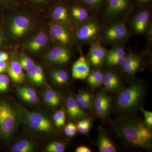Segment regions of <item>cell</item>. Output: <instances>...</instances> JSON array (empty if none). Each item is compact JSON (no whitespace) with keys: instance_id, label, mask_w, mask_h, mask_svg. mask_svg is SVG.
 <instances>
[{"instance_id":"cell-1","label":"cell","mask_w":152,"mask_h":152,"mask_svg":"<svg viewBox=\"0 0 152 152\" xmlns=\"http://www.w3.org/2000/svg\"><path fill=\"white\" fill-rule=\"evenodd\" d=\"M117 135L132 146L148 149L151 148V129L145 122L137 119H125L115 126Z\"/></svg>"},{"instance_id":"cell-2","label":"cell","mask_w":152,"mask_h":152,"mask_svg":"<svg viewBox=\"0 0 152 152\" xmlns=\"http://www.w3.org/2000/svg\"><path fill=\"white\" fill-rule=\"evenodd\" d=\"M127 20L110 23H103L100 42L104 47L126 44L133 36L128 28Z\"/></svg>"},{"instance_id":"cell-3","label":"cell","mask_w":152,"mask_h":152,"mask_svg":"<svg viewBox=\"0 0 152 152\" xmlns=\"http://www.w3.org/2000/svg\"><path fill=\"white\" fill-rule=\"evenodd\" d=\"M103 24L99 18L93 17L84 23L76 25L73 32L77 46L82 48L100 42Z\"/></svg>"},{"instance_id":"cell-4","label":"cell","mask_w":152,"mask_h":152,"mask_svg":"<svg viewBox=\"0 0 152 152\" xmlns=\"http://www.w3.org/2000/svg\"><path fill=\"white\" fill-rule=\"evenodd\" d=\"M135 11H133L128 18V28L133 36H144L151 42L152 37L151 7L137 8Z\"/></svg>"},{"instance_id":"cell-5","label":"cell","mask_w":152,"mask_h":152,"mask_svg":"<svg viewBox=\"0 0 152 152\" xmlns=\"http://www.w3.org/2000/svg\"><path fill=\"white\" fill-rule=\"evenodd\" d=\"M134 0H107L99 18L103 23L127 20L135 9Z\"/></svg>"},{"instance_id":"cell-6","label":"cell","mask_w":152,"mask_h":152,"mask_svg":"<svg viewBox=\"0 0 152 152\" xmlns=\"http://www.w3.org/2000/svg\"><path fill=\"white\" fill-rule=\"evenodd\" d=\"M143 85L136 81L121 91L116 99L117 108L123 113L133 112L140 105L145 94Z\"/></svg>"},{"instance_id":"cell-7","label":"cell","mask_w":152,"mask_h":152,"mask_svg":"<svg viewBox=\"0 0 152 152\" xmlns=\"http://www.w3.org/2000/svg\"><path fill=\"white\" fill-rule=\"evenodd\" d=\"M14 15L9 20L8 32L14 42H19L24 39L32 31L34 20L26 13L20 12Z\"/></svg>"},{"instance_id":"cell-8","label":"cell","mask_w":152,"mask_h":152,"mask_svg":"<svg viewBox=\"0 0 152 152\" xmlns=\"http://www.w3.org/2000/svg\"><path fill=\"white\" fill-rule=\"evenodd\" d=\"M49 34L57 45L71 49L76 45L73 32L66 25L52 22L49 27Z\"/></svg>"},{"instance_id":"cell-9","label":"cell","mask_w":152,"mask_h":152,"mask_svg":"<svg viewBox=\"0 0 152 152\" xmlns=\"http://www.w3.org/2000/svg\"><path fill=\"white\" fill-rule=\"evenodd\" d=\"M17 125V115L12 106L6 102L0 103V133L7 138L15 132Z\"/></svg>"},{"instance_id":"cell-10","label":"cell","mask_w":152,"mask_h":152,"mask_svg":"<svg viewBox=\"0 0 152 152\" xmlns=\"http://www.w3.org/2000/svg\"><path fill=\"white\" fill-rule=\"evenodd\" d=\"M145 63L140 55L129 50L121 66V70L124 77L133 79L136 74L143 71Z\"/></svg>"},{"instance_id":"cell-11","label":"cell","mask_w":152,"mask_h":152,"mask_svg":"<svg viewBox=\"0 0 152 152\" xmlns=\"http://www.w3.org/2000/svg\"><path fill=\"white\" fill-rule=\"evenodd\" d=\"M26 120L29 126L34 130L44 133H51L53 126L50 120L40 113L26 111Z\"/></svg>"},{"instance_id":"cell-12","label":"cell","mask_w":152,"mask_h":152,"mask_svg":"<svg viewBox=\"0 0 152 152\" xmlns=\"http://www.w3.org/2000/svg\"><path fill=\"white\" fill-rule=\"evenodd\" d=\"M52 6L51 15L53 21L66 25L73 31L76 25L71 19L69 5L57 1Z\"/></svg>"},{"instance_id":"cell-13","label":"cell","mask_w":152,"mask_h":152,"mask_svg":"<svg viewBox=\"0 0 152 152\" xmlns=\"http://www.w3.org/2000/svg\"><path fill=\"white\" fill-rule=\"evenodd\" d=\"M72 49L57 45L48 52L46 58L52 64L64 65L70 61L72 55Z\"/></svg>"},{"instance_id":"cell-14","label":"cell","mask_w":152,"mask_h":152,"mask_svg":"<svg viewBox=\"0 0 152 152\" xmlns=\"http://www.w3.org/2000/svg\"><path fill=\"white\" fill-rule=\"evenodd\" d=\"M126 45L115 46L108 50L103 66L105 68L121 69L126 54Z\"/></svg>"},{"instance_id":"cell-15","label":"cell","mask_w":152,"mask_h":152,"mask_svg":"<svg viewBox=\"0 0 152 152\" xmlns=\"http://www.w3.org/2000/svg\"><path fill=\"white\" fill-rule=\"evenodd\" d=\"M107 51L100 42L90 45L86 58L93 69L103 66Z\"/></svg>"},{"instance_id":"cell-16","label":"cell","mask_w":152,"mask_h":152,"mask_svg":"<svg viewBox=\"0 0 152 152\" xmlns=\"http://www.w3.org/2000/svg\"><path fill=\"white\" fill-rule=\"evenodd\" d=\"M103 72V84L106 91L113 92L118 89L122 85V77H124L121 69L105 68Z\"/></svg>"},{"instance_id":"cell-17","label":"cell","mask_w":152,"mask_h":152,"mask_svg":"<svg viewBox=\"0 0 152 152\" xmlns=\"http://www.w3.org/2000/svg\"><path fill=\"white\" fill-rule=\"evenodd\" d=\"M111 103V98L107 94L104 90L98 93L94 99V107L96 113L102 120H105L108 116Z\"/></svg>"},{"instance_id":"cell-18","label":"cell","mask_w":152,"mask_h":152,"mask_svg":"<svg viewBox=\"0 0 152 152\" xmlns=\"http://www.w3.org/2000/svg\"><path fill=\"white\" fill-rule=\"evenodd\" d=\"M80 56L73 64L72 75L74 79L84 80L86 78L91 71V65L86 57H85L81 48L77 46Z\"/></svg>"},{"instance_id":"cell-19","label":"cell","mask_w":152,"mask_h":152,"mask_svg":"<svg viewBox=\"0 0 152 152\" xmlns=\"http://www.w3.org/2000/svg\"><path fill=\"white\" fill-rule=\"evenodd\" d=\"M50 41L48 34L41 31L25 45V49L31 53H37L45 48Z\"/></svg>"},{"instance_id":"cell-20","label":"cell","mask_w":152,"mask_h":152,"mask_svg":"<svg viewBox=\"0 0 152 152\" xmlns=\"http://www.w3.org/2000/svg\"><path fill=\"white\" fill-rule=\"evenodd\" d=\"M71 19L75 25L84 23L93 17L89 11L75 1L69 5Z\"/></svg>"},{"instance_id":"cell-21","label":"cell","mask_w":152,"mask_h":152,"mask_svg":"<svg viewBox=\"0 0 152 152\" xmlns=\"http://www.w3.org/2000/svg\"><path fill=\"white\" fill-rule=\"evenodd\" d=\"M84 7L92 16L99 18L105 6L107 0H75Z\"/></svg>"},{"instance_id":"cell-22","label":"cell","mask_w":152,"mask_h":152,"mask_svg":"<svg viewBox=\"0 0 152 152\" xmlns=\"http://www.w3.org/2000/svg\"><path fill=\"white\" fill-rule=\"evenodd\" d=\"M66 106L67 113L71 118L82 119L88 117V114L80 107L73 97L69 96L67 98Z\"/></svg>"},{"instance_id":"cell-23","label":"cell","mask_w":152,"mask_h":152,"mask_svg":"<svg viewBox=\"0 0 152 152\" xmlns=\"http://www.w3.org/2000/svg\"><path fill=\"white\" fill-rule=\"evenodd\" d=\"M7 72L11 80L18 84H21L25 80V75L19 61L14 58L9 64Z\"/></svg>"},{"instance_id":"cell-24","label":"cell","mask_w":152,"mask_h":152,"mask_svg":"<svg viewBox=\"0 0 152 152\" xmlns=\"http://www.w3.org/2000/svg\"><path fill=\"white\" fill-rule=\"evenodd\" d=\"M75 100L80 107L85 111H90L93 109L94 100L89 92L81 91L77 94Z\"/></svg>"},{"instance_id":"cell-25","label":"cell","mask_w":152,"mask_h":152,"mask_svg":"<svg viewBox=\"0 0 152 152\" xmlns=\"http://www.w3.org/2000/svg\"><path fill=\"white\" fill-rule=\"evenodd\" d=\"M104 77L103 70L101 68H95L91 71L86 79L88 84L95 89L103 84Z\"/></svg>"},{"instance_id":"cell-26","label":"cell","mask_w":152,"mask_h":152,"mask_svg":"<svg viewBox=\"0 0 152 152\" xmlns=\"http://www.w3.org/2000/svg\"><path fill=\"white\" fill-rule=\"evenodd\" d=\"M97 143L99 152H116V149L113 142L108 136L103 132L99 133Z\"/></svg>"},{"instance_id":"cell-27","label":"cell","mask_w":152,"mask_h":152,"mask_svg":"<svg viewBox=\"0 0 152 152\" xmlns=\"http://www.w3.org/2000/svg\"><path fill=\"white\" fill-rule=\"evenodd\" d=\"M44 101L51 107L59 106L61 102V96L58 93L52 89L47 90L44 95Z\"/></svg>"},{"instance_id":"cell-28","label":"cell","mask_w":152,"mask_h":152,"mask_svg":"<svg viewBox=\"0 0 152 152\" xmlns=\"http://www.w3.org/2000/svg\"><path fill=\"white\" fill-rule=\"evenodd\" d=\"M27 72L29 79L34 83L39 85L43 83L45 75L43 70L40 66L35 65Z\"/></svg>"},{"instance_id":"cell-29","label":"cell","mask_w":152,"mask_h":152,"mask_svg":"<svg viewBox=\"0 0 152 152\" xmlns=\"http://www.w3.org/2000/svg\"><path fill=\"white\" fill-rule=\"evenodd\" d=\"M34 145L32 142L27 140H21L15 143L12 147V151L14 152H30L34 151Z\"/></svg>"},{"instance_id":"cell-30","label":"cell","mask_w":152,"mask_h":152,"mask_svg":"<svg viewBox=\"0 0 152 152\" xmlns=\"http://www.w3.org/2000/svg\"><path fill=\"white\" fill-rule=\"evenodd\" d=\"M51 77L54 82L58 85L65 84L69 78L67 72L63 69L56 70L53 71L51 73Z\"/></svg>"},{"instance_id":"cell-31","label":"cell","mask_w":152,"mask_h":152,"mask_svg":"<svg viewBox=\"0 0 152 152\" xmlns=\"http://www.w3.org/2000/svg\"><path fill=\"white\" fill-rule=\"evenodd\" d=\"M57 1L58 0H26L31 5L40 9L50 7Z\"/></svg>"},{"instance_id":"cell-32","label":"cell","mask_w":152,"mask_h":152,"mask_svg":"<svg viewBox=\"0 0 152 152\" xmlns=\"http://www.w3.org/2000/svg\"><path fill=\"white\" fill-rule=\"evenodd\" d=\"M54 121L57 127H61L64 125L66 121V116L63 109L56 112L53 115Z\"/></svg>"},{"instance_id":"cell-33","label":"cell","mask_w":152,"mask_h":152,"mask_svg":"<svg viewBox=\"0 0 152 152\" xmlns=\"http://www.w3.org/2000/svg\"><path fill=\"white\" fill-rule=\"evenodd\" d=\"M46 150L49 152H64L65 151V146L62 143L54 142L48 145Z\"/></svg>"},{"instance_id":"cell-34","label":"cell","mask_w":152,"mask_h":152,"mask_svg":"<svg viewBox=\"0 0 152 152\" xmlns=\"http://www.w3.org/2000/svg\"><path fill=\"white\" fill-rule=\"evenodd\" d=\"M10 84V80L8 76L4 74H0V92L5 91Z\"/></svg>"},{"instance_id":"cell-35","label":"cell","mask_w":152,"mask_h":152,"mask_svg":"<svg viewBox=\"0 0 152 152\" xmlns=\"http://www.w3.org/2000/svg\"><path fill=\"white\" fill-rule=\"evenodd\" d=\"M77 132V126L74 123L69 122L66 125L64 129L65 134L68 137H74Z\"/></svg>"},{"instance_id":"cell-36","label":"cell","mask_w":152,"mask_h":152,"mask_svg":"<svg viewBox=\"0 0 152 152\" xmlns=\"http://www.w3.org/2000/svg\"><path fill=\"white\" fill-rule=\"evenodd\" d=\"M142 112L145 116V123L147 125V126L150 129H151L152 127V113L151 112L145 110L142 107H141Z\"/></svg>"},{"instance_id":"cell-37","label":"cell","mask_w":152,"mask_h":152,"mask_svg":"<svg viewBox=\"0 0 152 152\" xmlns=\"http://www.w3.org/2000/svg\"><path fill=\"white\" fill-rule=\"evenodd\" d=\"M136 8L151 7L152 0H134Z\"/></svg>"},{"instance_id":"cell-38","label":"cell","mask_w":152,"mask_h":152,"mask_svg":"<svg viewBox=\"0 0 152 152\" xmlns=\"http://www.w3.org/2000/svg\"><path fill=\"white\" fill-rule=\"evenodd\" d=\"M19 95H29V96H32L36 94L35 91L33 89L29 88H19L17 89Z\"/></svg>"},{"instance_id":"cell-39","label":"cell","mask_w":152,"mask_h":152,"mask_svg":"<svg viewBox=\"0 0 152 152\" xmlns=\"http://www.w3.org/2000/svg\"><path fill=\"white\" fill-rule=\"evenodd\" d=\"M19 61L26 63L31 69L36 65L35 63L32 59L24 54L21 55L20 56Z\"/></svg>"},{"instance_id":"cell-40","label":"cell","mask_w":152,"mask_h":152,"mask_svg":"<svg viewBox=\"0 0 152 152\" xmlns=\"http://www.w3.org/2000/svg\"><path fill=\"white\" fill-rule=\"evenodd\" d=\"M24 100L31 104H35L37 102L38 97L37 94L29 96V95H21L20 96Z\"/></svg>"},{"instance_id":"cell-41","label":"cell","mask_w":152,"mask_h":152,"mask_svg":"<svg viewBox=\"0 0 152 152\" xmlns=\"http://www.w3.org/2000/svg\"><path fill=\"white\" fill-rule=\"evenodd\" d=\"M91 122L90 119L83 118V119L78 122L77 125L82 127H86L91 126Z\"/></svg>"},{"instance_id":"cell-42","label":"cell","mask_w":152,"mask_h":152,"mask_svg":"<svg viewBox=\"0 0 152 152\" xmlns=\"http://www.w3.org/2000/svg\"><path fill=\"white\" fill-rule=\"evenodd\" d=\"M91 126H88L86 127H82L80 126L77 125V131H78L79 132L83 134H88L89 132L90 128Z\"/></svg>"},{"instance_id":"cell-43","label":"cell","mask_w":152,"mask_h":152,"mask_svg":"<svg viewBox=\"0 0 152 152\" xmlns=\"http://www.w3.org/2000/svg\"><path fill=\"white\" fill-rule=\"evenodd\" d=\"M9 64L7 61L0 62V74L7 71Z\"/></svg>"},{"instance_id":"cell-44","label":"cell","mask_w":152,"mask_h":152,"mask_svg":"<svg viewBox=\"0 0 152 152\" xmlns=\"http://www.w3.org/2000/svg\"><path fill=\"white\" fill-rule=\"evenodd\" d=\"M75 151L76 152H91L92 151L88 147L82 146L78 147L76 149Z\"/></svg>"},{"instance_id":"cell-45","label":"cell","mask_w":152,"mask_h":152,"mask_svg":"<svg viewBox=\"0 0 152 152\" xmlns=\"http://www.w3.org/2000/svg\"><path fill=\"white\" fill-rule=\"evenodd\" d=\"M9 58V56L7 53L5 52H0V62L7 61Z\"/></svg>"},{"instance_id":"cell-46","label":"cell","mask_w":152,"mask_h":152,"mask_svg":"<svg viewBox=\"0 0 152 152\" xmlns=\"http://www.w3.org/2000/svg\"><path fill=\"white\" fill-rule=\"evenodd\" d=\"M0 1L7 4H14L15 5L18 2V0H0Z\"/></svg>"},{"instance_id":"cell-47","label":"cell","mask_w":152,"mask_h":152,"mask_svg":"<svg viewBox=\"0 0 152 152\" xmlns=\"http://www.w3.org/2000/svg\"><path fill=\"white\" fill-rule=\"evenodd\" d=\"M58 1H59L60 2H61L67 4L69 5L71 3L74 1L75 0H58Z\"/></svg>"},{"instance_id":"cell-48","label":"cell","mask_w":152,"mask_h":152,"mask_svg":"<svg viewBox=\"0 0 152 152\" xmlns=\"http://www.w3.org/2000/svg\"><path fill=\"white\" fill-rule=\"evenodd\" d=\"M3 41V37L2 34L1 33L0 31V45H2V44Z\"/></svg>"}]
</instances>
